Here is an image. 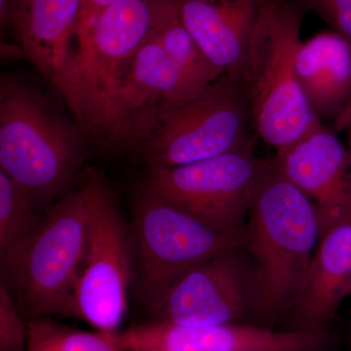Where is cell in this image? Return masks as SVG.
Wrapping results in <instances>:
<instances>
[{
  "instance_id": "1",
  "label": "cell",
  "mask_w": 351,
  "mask_h": 351,
  "mask_svg": "<svg viewBox=\"0 0 351 351\" xmlns=\"http://www.w3.org/2000/svg\"><path fill=\"white\" fill-rule=\"evenodd\" d=\"M319 240L313 201L267 159L245 228L256 324L274 328L286 319L306 286Z\"/></svg>"
},
{
  "instance_id": "2",
  "label": "cell",
  "mask_w": 351,
  "mask_h": 351,
  "mask_svg": "<svg viewBox=\"0 0 351 351\" xmlns=\"http://www.w3.org/2000/svg\"><path fill=\"white\" fill-rule=\"evenodd\" d=\"M182 24L172 0H160L115 108L112 151H137L163 119L221 77Z\"/></svg>"
},
{
  "instance_id": "3",
  "label": "cell",
  "mask_w": 351,
  "mask_h": 351,
  "mask_svg": "<svg viewBox=\"0 0 351 351\" xmlns=\"http://www.w3.org/2000/svg\"><path fill=\"white\" fill-rule=\"evenodd\" d=\"M160 0H122L80 27L54 86L90 144L110 149L115 108L136 52L156 23Z\"/></svg>"
},
{
  "instance_id": "4",
  "label": "cell",
  "mask_w": 351,
  "mask_h": 351,
  "mask_svg": "<svg viewBox=\"0 0 351 351\" xmlns=\"http://www.w3.org/2000/svg\"><path fill=\"white\" fill-rule=\"evenodd\" d=\"M90 145L69 119L40 90L23 78H0V169L36 201L69 193Z\"/></svg>"
},
{
  "instance_id": "5",
  "label": "cell",
  "mask_w": 351,
  "mask_h": 351,
  "mask_svg": "<svg viewBox=\"0 0 351 351\" xmlns=\"http://www.w3.org/2000/svg\"><path fill=\"white\" fill-rule=\"evenodd\" d=\"M89 177L51 207L24 239L1 257L20 311L31 319L71 317L87 240Z\"/></svg>"
},
{
  "instance_id": "6",
  "label": "cell",
  "mask_w": 351,
  "mask_h": 351,
  "mask_svg": "<svg viewBox=\"0 0 351 351\" xmlns=\"http://www.w3.org/2000/svg\"><path fill=\"white\" fill-rule=\"evenodd\" d=\"M304 11L298 1H265L239 80L250 105L254 130L276 152L299 140L319 120L295 71Z\"/></svg>"
},
{
  "instance_id": "7",
  "label": "cell",
  "mask_w": 351,
  "mask_h": 351,
  "mask_svg": "<svg viewBox=\"0 0 351 351\" xmlns=\"http://www.w3.org/2000/svg\"><path fill=\"white\" fill-rule=\"evenodd\" d=\"M133 219L140 269L138 295L145 308L196 265L226 249L244 248L245 230L221 232L165 199L147 182L134 195Z\"/></svg>"
},
{
  "instance_id": "8",
  "label": "cell",
  "mask_w": 351,
  "mask_h": 351,
  "mask_svg": "<svg viewBox=\"0 0 351 351\" xmlns=\"http://www.w3.org/2000/svg\"><path fill=\"white\" fill-rule=\"evenodd\" d=\"M252 128L243 85L221 75L170 112L137 151L149 169L189 165L252 144Z\"/></svg>"
},
{
  "instance_id": "9",
  "label": "cell",
  "mask_w": 351,
  "mask_h": 351,
  "mask_svg": "<svg viewBox=\"0 0 351 351\" xmlns=\"http://www.w3.org/2000/svg\"><path fill=\"white\" fill-rule=\"evenodd\" d=\"M89 218L71 317L96 331L119 332L127 306L130 249L112 189L100 175L89 176Z\"/></svg>"
},
{
  "instance_id": "10",
  "label": "cell",
  "mask_w": 351,
  "mask_h": 351,
  "mask_svg": "<svg viewBox=\"0 0 351 351\" xmlns=\"http://www.w3.org/2000/svg\"><path fill=\"white\" fill-rule=\"evenodd\" d=\"M267 159L253 143L189 165L149 169L147 182L165 199L221 232H243L252 197Z\"/></svg>"
},
{
  "instance_id": "11",
  "label": "cell",
  "mask_w": 351,
  "mask_h": 351,
  "mask_svg": "<svg viewBox=\"0 0 351 351\" xmlns=\"http://www.w3.org/2000/svg\"><path fill=\"white\" fill-rule=\"evenodd\" d=\"M250 269L243 247L219 252L186 272L147 313L154 321L216 326L251 318Z\"/></svg>"
},
{
  "instance_id": "12",
  "label": "cell",
  "mask_w": 351,
  "mask_h": 351,
  "mask_svg": "<svg viewBox=\"0 0 351 351\" xmlns=\"http://www.w3.org/2000/svg\"><path fill=\"white\" fill-rule=\"evenodd\" d=\"M119 351H330L328 329L278 330L255 323L186 326L151 320L113 334Z\"/></svg>"
},
{
  "instance_id": "13",
  "label": "cell",
  "mask_w": 351,
  "mask_h": 351,
  "mask_svg": "<svg viewBox=\"0 0 351 351\" xmlns=\"http://www.w3.org/2000/svg\"><path fill=\"white\" fill-rule=\"evenodd\" d=\"M272 161L315 206L320 237L351 221V156L334 132L318 120Z\"/></svg>"
},
{
  "instance_id": "14",
  "label": "cell",
  "mask_w": 351,
  "mask_h": 351,
  "mask_svg": "<svg viewBox=\"0 0 351 351\" xmlns=\"http://www.w3.org/2000/svg\"><path fill=\"white\" fill-rule=\"evenodd\" d=\"M209 63L239 80L267 0H172Z\"/></svg>"
},
{
  "instance_id": "15",
  "label": "cell",
  "mask_w": 351,
  "mask_h": 351,
  "mask_svg": "<svg viewBox=\"0 0 351 351\" xmlns=\"http://www.w3.org/2000/svg\"><path fill=\"white\" fill-rule=\"evenodd\" d=\"M84 0H14L9 25L25 56L54 85L75 49Z\"/></svg>"
},
{
  "instance_id": "16",
  "label": "cell",
  "mask_w": 351,
  "mask_h": 351,
  "mask_svg": "<svg viewBox=\"0 0 351 351\" xmlns=\"http://www.w3.org/2000/svg\"><path fill=\"white\" fill-rule=\"evenodd\" d=\"M351 281V221L320 237L301 297L288 313V329L323 330L336 316Z\"/></svg>"
},
{
  "instance_id": "17",
  "label": "cell",
  "mask_w": 351,
  "mask_h": 351,
  "mask_svg": "<svg viewBox=\"0 0 351 351\" xmlns=\"http://www.w3.org/2000/svg\"><path fill=\"white\" fill-rule=\"evenodd\" d=\"M295 71L315 117L336 121L351 100V44L334 31L302 41Z\"/></svg>"
},
{
  "instance_id": "18",
  "label": "cell",
  "mask_w": 351,
  "mask_h": 351,
  "mask_svg": "<svg viewBox=\"0 0 351 351\" xmlns=\"http://www.w3.org/2000/svg\"><path fill=\"white\" fill-rule=\"evenodd\" d=\"M27 351H119L113 334L87 332L53 322L48 317L27 322Z\"/></svg>"
},
{
  "instance_id": "19",
  "label": "cell",
  "mask_w": 351,
  "mask_h": 351,
  "mask_svg": "<svg viewBox=\"0 0 351 351\" xmlns=\"http://www.w3.org/2000/svg\"><path fill=\"white\" fill-rule=\"evenodd\" d=\"M29 191L0 169V257L38 225Z\"/></svg>"
},
{
  "instance_id": "20",
  "label": "cell",
  "mask_w": 351,
  "mask_h": 351,
  "mask_svg": "<svg viewBox=\"0 0 351 351\" xmlns=\"http://www.w3.org/2000/svg\"><path fill=\"white\" fill-rule=\"evenodd\" d=\"M27 322L14 302L12 294L0 284V351H27Z\"/></svg>"
},
{
  "instance_id": "21",
  "label": "cell",
  "mask_w": 351,
  "mask_h": 351,
  "mask_svg": "<svg viewBox=\"0 0 351 351\" xmlns=\"http://www.w3.org/2000/svg\"><path fill=\"white\" fill-rule=\"evenodd\" d=\"M304 9L317 14L335 32L351 44V0H299Z\"/></svg>"
},
{
  "instance_id": "22",
  "label": "cell",
  "mask_w": 351,
  "mask_h": 351,
  "mask_svg": "<svg viewBox=\"0 0 351 351\" xmlns=\"http://www.w3.org/2000/svg\"><path fill=\"white\" fill-rule=\"evenodd\" d=\"M120 1L122 0H84L85 12L83 16L82 27L89 23L97 14L100 13L104 9L114 5Z\"/></svg>"
},
{
  "instance_id": "23",
  "label": "cell",
  "mask_w": 351,
  "mask_h": 351,
  "mask_svg": "<svg viewBox=\"0 0 351 351\" xmlns=\"http://www.w3.org/2000/svg\"><path fill=\"white\" fill-rule=\"evenodd\" d=\"M351 123V100L348 104L343 112L339 114L338 119L334 122L335 129L337 131H343L348 128Z\"/></svg>"
},
{
  "instance_id": "24",
  "label": "cell",
  "mask_w": 351,
  "mask_h": 351,
  "mask_svg": "<svg viewBox=\"0 0 351 351\" xmlns=\"http://www.w3.org/2000/svg\"><path fill=\"white\" fill-rule=\"evenodd\" d=\"M2 57L16 59V58L25 57V51L19 46L9 45L7 43H1Z\"/></svg>"
},
{
  "instance_id": "25",
  "label": "cell",
  "mask_w": 351,
  "mask_h": 351,
  "mask_svg": "<svg viewBox=\"0 0 351 351\" xmlns=\"http://www.w3.org/2000/svg\"><path fill=\"white\" fill-rule=\"evenodd\" d=\"M14 0H0V22L1 27H6L9 25V15Z\"/></svg>"
},
{
  "instance_id": "26",
  "label": "cell",
  "mask_w": 351,
  "mask_h": 351,
  "mask_svg": "<svg viewBox=\"0 0 351 351\" xmlns=\"http://www.w3.org/2000/svg\"><path fill=\"white\" fill-rule=\"evenodd\" d=\"M350 295H351V281L350 285H348V289H346V298L350 297Z\"/></svg>"
},
{
  "instance_id": "27",
  "label": "cell",
  "mask_w": 351,
  "mask_h": 351,
  "mask_svg": "<svg viewBox=\"0 0 351 351\" xmlns=\"http://www.w3.org/2000/svg\"><path fill=\"white\" fill-rule=\"evenodd\" d=\"M348 129H350V156H351V123L350 124V126H348Z\"/></svg>"
},
{
  "instance_id": "28",
  "label": "cell",
  "mask_w": 351,
  "mask_h": 351,
  "mask_svg": "<svg viewBox=\"0 0 351 351\" xmlns=\"http://www.w3.org/2000/svg\"><path fill=\"white\" fill-rule=\"evenodd\" d=\"M350 339H351V317H350Z\"/></svg>"
}]
</instances>
